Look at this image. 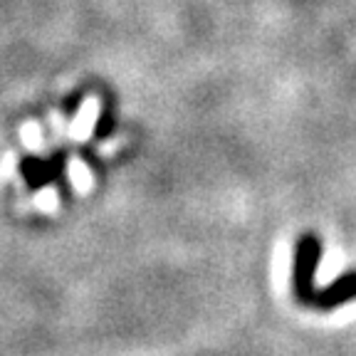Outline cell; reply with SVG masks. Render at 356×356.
<instances>
[{
  "instance_id": "1",
  "label": "cell",
  "mask_w": 356,
  "mask_h": 356,
  "mask_svg": "<svg viewBox=\"0 0 356 356\" xmlns=\"http://www.w3.org/2000/svg\"><path fill=\"white\" fill-rule=\"evenodd\" d=\"M319 257H322V243L317 235H305L300 240L295 250V270H292V282H295V295L300 302L314 307L319 289L314 287V277H317Z\"/></svg>"
},
{
  "instance_id": "2",
  "label": "cell",
  "mask_w": 356,
  "mask_h": 356,
  "mask_svg": "<svg viewBox=\"0 0 356 356\" xmlns=\"http://www.w3.org/2000/svg\"><path fill=\"white\" fill-rule=\"evenodd\" d=\"M356 300V270L341 275L337 282H332L329 287H324L322 292L314 300V307L322 312L337 309V307H344L349 302Z\"/></svg>"
},
{
  "instance_id": "3",
  "label": "cell",
  "mask_w": 356,
  "mask_h": 356,
  "mask_svg": "<svg viewBox=\"0 0 356 356\" xmlns=\"http://www.w3.org/2000/svg\"><path fill=\"white\" fill-rule=\"evenodd\" d=\"M70 171H72V181H74V186H77V188H87L89 186V176H87V171H84V166H77V163H72V168H70Z\"/></svg>"
}]
</instances>
